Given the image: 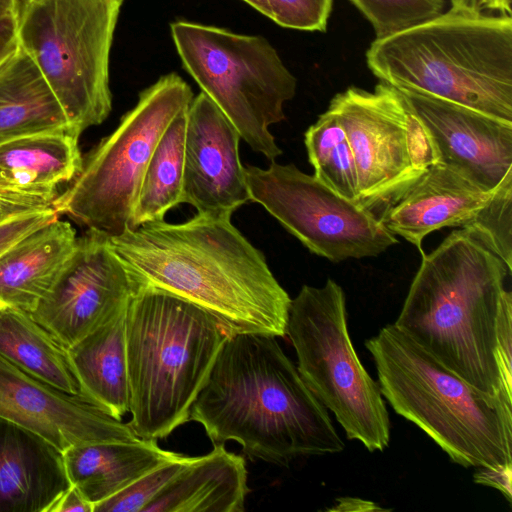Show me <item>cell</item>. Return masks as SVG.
Returning a JSON list of instances; mask_svg holds the SVG:
<instances>
[{"label":"cell","instance_id":"40","mask_svg":"<svg viewBox=\"0 0 512 512\" xmlns=\"http://www.w3.org/2000/svg\"><path fill=\"white\" fill-rule=\"evenodd\" d=\"M5 306H7V305H6L5 303H3L2 301H0V310H1L2 308H4Z\"/></svg>","mask_w":512,"mask_h":512},{"label":"cell","instance_id":"33","mask_svg":"<svg viewBox=\"0 0 512 512\" xmlns=\"http://www.w3.org/2000/svg\"><path fill=\"white\" fill-rule=\"evenodd\" d=\"M474 482L500 491L509 503L512 500V465L500 467H478L473 475Z\"/></svg>","mask_w":512,"mask_h":512},{"label":"cell","instance_id":"15","mask_svg":"<svg viewBox=\"0 0 512 512\" xmlns=\"http://www.w3.org/2000/svg\"><path fill=\"white\" fill-rule=\"evenodd\" d=\"M240 134L203 92L192 99L186 114L181 203L197 214L231 217L248 203Z\"/></svg>","mask_w":512,"mask_h":512},{"label":"cell","instance_id":"29","mask_svg":"<svg viewBox=\"0 0 512 512\" xmlns=\"http://www.w3.org/2000/svg\"><path fill=\"white\" fill-rule=\"evenodd\" d=\"M383 38L443 12L444 0H349Z\"/></svg>","mask_w":512,"mask_h":512},{"label":"cell","instance_id":"4","mask_svg":"<svg viewBox=\"0 0 512 512\" xmlns=\"http://www.w3.org/2000/svg\"><path fill=\"white\" fill-rule=\"evenodd\" d=\"M370 71L398 90L454 102L512 122V19L473 0H451L438 16L375 39Z\"/></svg>","mask_w":512,"mask_h":512},{"label":"cell","instance_id":"39","mask_svg":"<svg viewBox=\"0 0 512 512\" xmlns=\"http://www.w3.org/2000/svg\"><path fill=\"white\" fill-rule=\"evenodd\" d=\"M249 4L252 8L263 14L264 16L270 18V9L267 3V0H242Z\"/></svg>","mask_w":512,"mask_h":512},{"label":"cell","instance_id":"37","mask_svg":"<svg viewBox=\"0 0 512 512\" xmlns=\"http://www.w3.org/2000/svg\"><path fill=\"white\" fill-rule=\"evenodd\" d=\"M481 9L498 11L500 14L511 16L512 0H473Z\"/></svg>","mask_w":512,"mask_h":512},{"label":"cell","instance_id":"27","mask_svg":"<svg viewBox=\"0 0 512 512\" xmlns=\"http://www.w3.org/2000/svg\"><path fill=\"white\" fill-rule=\"evenodd\" d=\"M314 176L339 195L359 203L354 155L337 117L328 109L304 135Z\"/></svg>","mask_w":512,"mask_h":512},{"label":"cell","instance_id":"13","mask_svg":"<svg viewBox=\"0 0 512 512\" xmlns=\"http://www.w3.org/2000/svg\"><path fill=\"white\" fill-rule=\"evenodd\" d=\"M142 287L109 237L88 230L30 315L67 349L124 312Z\"/></svg>","mask_w":512,"mask_h":512},{"label":"cell","instance_id":"25","mask_svg":"<svg viewBox=\"0 0 512 512\" xmlns=\"http://www.w3.org/2000/svg\"><path fill=\"white\" fill-rule=\"evenodd\" d=\"M0 355L30 375L70 394H80L67 349L30 313L0 310Z\"/></svg>","mask_w":512,"mask_h":512},{"label":"cell","instance_id":"16","mask_svg":"<svg viewBox=\"0 0 512 512\" xmlns=\"http://www.w3.org/2000/svg\"><path fill=\"white\" fill-rule=\"evenodd\" d=\"M399 91L428 132L438 163L486 191L512 171V122L430 95Z\"/></svg>","mask_w":512,"mask_h":512},{"label":"cell","instance_id":"14","mask_svg":"<svg viewBox=\"0 0 512 512\" xmlns=\"http://www.w3.org/2000/svg\"><path fill=\"white\" fill-rule=\"evenodd\" d=\"M0 417L27 428L64 452L76 445L139 437L82 396L64 392L0 355Z\"/></svg>","mask_w":512,"mask_h":512},{"label":"cell","instance_id":"26","mask_svg":"<svg viewBox=\"0 0 512 512\" xmlns=\"http://www.w3.org/2000/svg\"><path fill=\"white\" fill-rule=\"evenodd\" d=\"M188 107L169 123L150 157L133 210L132 229L164 220L181 203Z\"/></svg>","mask_w":512,"mask_h":512},{"label":"cell","instance_id":"22","mask_svg":"<svg viewBox=\"0 0 512 512\" xmlns=\"http://www.w3.org/2000/svg\"><path fill=\"white\" fill-rule=\"evenodd\" d=\"M181 455L162 449L157 440L138 438L72 446L63 452V459L71 485L94 507Z\"/></svg>","mask_w":512,"mask_h":512},{"label":"cell","instance_id":"36","mask_svg":"<svg viewBox=\"0 0 512 512\" xmlns=\"http://www.w3.org/2000/svg\"><path fill=\"white\" fill-rule=\"evenodd\" d=\"M93 512V505L71 485L49 508L48 512Z\"/></svg>","mask_w":512,"mask_h":512},{"label":"cell","instance_id":"19","mask_svg":"<svg viewBox=\"0 0 512 512\" xmlns=\"http://www.w3.org/2000/svg\"><path fill=\"white\" fill-rule=\"evenodd\" d=\"M79 134L39 133L0 144V192L52 204L57 188L81 171Z\"/></svg>","mask_w":512,"mask_h":512},{"label":"cell","instance_id":"7","mask_svg":"<svg viewBox=\"0 0 512 512\" xmlns=\"http://www.w3.org/2000/svg\"><path fill=\"white\" fill-rule=\"evenodd\" d=\"M124 0H19L20 47L81 134L112 109L109 61Z\"/></svg>","mask_w":512,"mask_h":512},{"label":"cell","instance_id":"30","mask_svg":"<svg viewBox=\"0 0 512 512\" xmlns=\"http://www.w3.org/2000/svg\"><path fill=\"white\" fill-rule=\"evenodd\" d=\"M192 459L182 454L153 468L120 492L94 505L93 512H143Z\"/></svg>","mask_w":512,"mask_h":512},{"label":"cell","instance_id":"24","mask_svg":"<svg viewBox=\"0 0 512 512\" xmlns=\"http://www.w3.org/2000/svg\"><path fill=\"white\" fill-rule=\"evenodd\" d=\"M60 130H72L68 118L37 65L20 47L0 67V144Z\"/></svg>","mask_w":512,"mask_h":512},{"label":"cell","instance_id":"10","mask_svg":"<svg viewBox=\"0 0 512 512\" xmlns=\"http://www.w3.org/2000/svg\"><path fill=\"white\" fill-rule=\"evenodd\" d=\"M193 99L176 73L160 77L139 94L117 128L83 160L72 185L52 205L96 231L114 237L132 229V216L150 157L162 133Z\"/></svg>","mask_w":512,"mask_h":512},{"label":"cell","instance_id":"8","mask_svg":"<svg viewBox=\"0 0 512 512\" xmlns=\"http://www.w3.org/2000/svg\"><path fill=\"white\" fill-rule=\"evenodd\" d=\"M171 36L184 69L232 122L252 150L282 154L269 127L285 119L297 80L270 42L211 25L176 21Z\"/></svg>","mask_w":512,"mask_h":512},{"label":"cell","instance_id":"35","mask_svg":"<svg viewBox=\"0 0 512 512\" xmlns=\"http://www.w3.org/2000/svg\"><path fill=\"white\" fill-rule=\"evenodd\" d=\"M51 204L0 192V222L10 217Z\"/></svg>","mask_w":512,"mask_h":512},{"label":"cell","instance_id":"38","mask_svg":"<svg viewBox=\"0 0 512 512\" xmlns=\"http://www.w3.org/2000/svg\"><path fill=\"white\" fill-rule=\"evenodd\" d=\"M19 0H0V18L16 14Z\"/></svg>","mask_w":512,"mask_h":512},{"label":"cell","instance_id":"32","mask_svg":"<svg viewBox=\"0 0 512 512\" xmlns=\"http://www.w3.org/2000/svg\"><path fill=\"white\" fill-rule=\"evenodd\" d=\"M58 218L53 205L20 213L0 222V254L42 225Z\"/></svg>","mask_w":512,"mask_h":512},{"label":"cell","instance_id":"20","mask_svg":"<svg viewBox=\"0 0 512 512\" xmlns=\"http://www.w3.org/2000/svg\"><path fill=\"white\" fill-rule=\"evenodd\" d=\"M78 238L58 218L25 235L0 254V301L31 313L50 291Z\"/></svg>","mask_w":512,"mask_h":512},{"label":"cell","instance_id":"1","mask_svg":"<svg viewBox=\"0 0 512 512\" xmlns=\"http://www.w3.org/2000/svg\"><path fill=\"white\" fill-rule=\"evenodd\" d=\"M109 239L143 286L199 306L234 334L286 335L291 298L231 217L155 221Z\"/></svg>","mask_w":512,"mask_h":512},{"label":"cell","instance_id":"11","mask_svg":"<svg viewBox=\"0 0 512 512\" xmlns=\"http://www.w3.org/2000/svg\"><path fill=\"white\" fill-rule=\"evenodd\" d=\"M328 110L347 134L359 203L373 212L384 210L438 163L425 127L403 94L387 83L380 81L373 91L351 86L332 98Z\"/></svg>","mask_w":512,"mask_h":512},{"label":"cell","instance_id":"9","mask_svg":"<svg viewBox=\"0 0 512 512\" xmlns=\"http://www.w3.org/2000/svg\"><path fill=\"white\" fill-rule=\"evenodd\" d=\"M286 335L300 376L346 437L370 452L384 451L390 442L389 413L351 341L342 287L332 279L321 287L303 285L291 299Z\"/></svg>","mask_w":512,"mask_h":512},{"label":"cell","instance_id":"31","mask_svg":"<svg viewBox=\"0 0 512 512\" xmlns=\"http://www.w3.org/2000/svg\"><path fill=\"white\" fill-rule=\"evenodd\" d=\"M270 19L276 24L302 31L324 32L333 0H267Z\"/></svg>","mask_w":512,"mask_h":512},{"label":"cell","instance_id":"21","mask_svg":"<svg viewBox=\"0 0 512 512\" xmlns=\"http://www.w3.org/2000/svg\"><path fill=\"white\" fill-rule=\"evenodd\" d=\"M248 492L245 459L216 444L194 456L143 512H243Z\"/></svg>","mask_w":512,"mask_h":512},{"label":"cell","instance_id":"5","mask_svg":"<svg viewBox=\"0 0 512 512\" xmlns=\"http://www.w3.org/2000/svg\"><path fill=\"white\" fill-rule=\"evenodd\" d=\"M129 425L141 439L166 438L189 421L215 360L234 333L214 315L143 286L125 313Z\"/></svg>","mask_w":512,"mask_h":512},{"label":"cell","instance_id":"28","mask_svg":"<svg viewBox=\"0 0 512 512\" xmlns=\"http://www.w3.org/2000/svg\"><path fill=\"white\" fill-rule=\"evenodd\" d=\"M462 228L495 253L512 272V171Z\"/></svg>","mask_w":512,"mask_h":512},{"label":"cell","instance_id":"17","mask_svg":"<svg viewBox=\"0 0 512 512\" xmlns=\"http://www.w3.org/2000/svg\"><path fill=\"white\" fill-rule=\"evenodd\" d=\"M492 191L456 169L436 163L390 203L379 219L389 232L415 245L422 255V241L429 233L464 226Z\"/></svg>","mask_w":512,"mask_h":512},{"label":"cell","instance_id":"6","mask_svg":"<svg viewBox=\"0 0 512 512\" xmlns=\"http://www.w3.org/2000/svg\"><path fill=\"white\" fill-rule=\"evenodd\" d=\"M394 411L465 467L512 465V403L473 387L394 324L365 342Z\"/></svg>","mask_w":512,"mask_h":512},{"label":"cell","instance_id":"3","mask_svg":"<svg viewBox=\"0 0 512 512\" xmlns=\"http://www.w3.org/2000/svg\"><path fill=\"white\" fill-rule=\"evenodd\" d=\"M511 273L466 229L454 230L422 254L393 324L473 387L512 403L511 361L499 342Z\"/></svg>","mask_w":512,"mask_h":512},{"label":"cell","instance_id":"18","mask_svg":"<svg viewBox=\"0 0 512 512\" xmlns=\"http://www.w3.org/2000/svg\"><path fill=\"white\" fill-rule=\"evenodd\" d=\"M70 487L63 452L0 417V512H48Z\"/></svg>","mask_w":512,"mask_h":512},{"label":"cell","instance_id":"2","mask_svg":"<svg viewBox=\"0 0 512 512\" xmlns=\"http://www.w3.org/2000/svg\"><path fill=\"white\" fill-rule=\"evenodd\" d=\"M277 337L232 334L192 404L213 445L236 441L251 458L279 466L304 456L342 452L328 410L284 353Z\"/></svg>","mask_w":512,"mask_h":512},{"label":"cell","instance_id":"23","mask_svg":"<svg viewBox=\"0 0 512 512\" xmlns=\"http://www.w3.org/2000/svg\"><path fill=\"white\" fill-rule=\"evenodd\" d=\"M126 310L67 348L80 394L118 420L129 412Z\"/></svg>","mask_w":512,"mask_h":512},{"label":"cell","instance_id":"12","mask_svg":"<svg viewBox=\"0 0 512 512\" xmlns=\"http://www.w3.org/2000/svg\"><path fill=\"white\" fill-rule=\"evenodd\" d=\"M250 200L312 253L332 262L373 257L398 243L376 214L294 164L244 166Z\"/></svg>","mask_w":512,"mask_h":512},{"label":"cell","instance_id":"34","mask_svg":"<svg viewBox=\"0 0 512 512\" xmlns=\"http://www.w3.org/2000/svg\"><path fill=\"white\" fill-rule=\"evenodd\" d=\"M20 48L17 13L0 18V67Z\"/></svg>","mask_w":512,"mask_h":512}]
</instances>
